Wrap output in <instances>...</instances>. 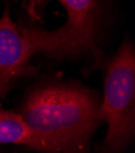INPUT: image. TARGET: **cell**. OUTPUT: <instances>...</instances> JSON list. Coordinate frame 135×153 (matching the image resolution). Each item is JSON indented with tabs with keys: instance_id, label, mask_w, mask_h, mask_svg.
Returning a JSON list of instances; mask_svg holds the SVG:
<instances>
[{
	"instance_id": "cell-1",
	"label": "cell",
	"mask_w": 135,
	"mask_h": 153,
	"mask_svg": "<svg viewBox=\"0 0 135 153\" xmlns=\"http://www.w3.org/2000/svg\"><path fill=\"white\" fill-rule=\"evenodd\" d=\"M98 106L90 95L69 86L34 91L21 116L32 131L29 148L46 153H73L89 141L99 122Z\"/></svg>"
},
{
	"instance_id": "cell-2",
	"label": "cell",
	"mask_w": 135,
	"mask_h": 153,
	"mask_svg": "<svg viewBox=\"0 0 135 153\" xmlns=\"http://www.w3.org/2000/svg\"><path fill=\"white\" fill-rule=\"evenodd\" d=\"M90 46L66 23L55 30L17 27L6 6L0 17V97L11 88L12 82L32 74L28 61L35 53L46 52L57 56L79 55Z\"/></svg>"
},
{
	"instance_id": "cell-3",
	"label": "cell",
	"mask_w": 135,
	"mask_h": 153,
	"mask_svg": "<svg viewBox=\"0 0 135 153\" xmlns=\"http://www.w3.org/2000/svg\"><path fill=\"white\" fill-rule=\"evenodd\" d=\"M99 120H106L108 131L105 148L117 152L134 136L135 131V56L125 43L111 61L106 79Z\"/></svg>"
},
{
	"instance_id": "cell-4",
	"label": "cell",
	"mask_w": 135,
	"mask_h": 153,
	"mask_svg": "<svg viewBox=\"0 0 135 153\" xmlns=\"http://www.w3.org/2000/svg\"><path fill=\"white\" fill-rule=\"evenodd\" d=\"M67 12L66 25L92 48L94 22L98 0H57Z\"/></svg>"
},
{
	"instance_id": "cell-5",
	"label": "cell",
	"mask_w": 135,
	"mask_h": 153,
	"mask_svg": "<svg viewBox=\"0 0 135 153\" xmlns=\"http://www.w3.org/2000/svg\"><path fill=\"white\" fill-rule=\"evenodd\" d=\"M32 131L21 114L0 109V145L13 143L31 146Z\"/></svg>"
}]
</instances>
